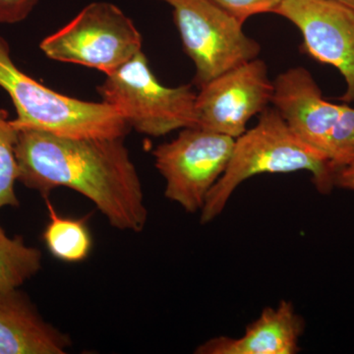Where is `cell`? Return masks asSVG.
I'll list each match as a JSON object with an SVG mask.
<instances>
[{"mask_svg":"<svg viewBox=\"0 0 354 354\" xmlns=\"http://www.w3.org/2000/svg\"><path fill=\"white\" fill-rule=\"evenodd\" d=\"M70 344L24 293L0 292V354H64Z\"/></svg>","mask_w":354,"mask_h":354,"instance_id":"cell-12","label":"cell"},{"mask_svg":"<svg viewBox=\"0 0 354 354\" xmlns=\"http://www.w3.org/2000/svg\"><path fill=\"white\" fill-rule=\"evenodd\" d=\"M97 92L102 102L142 134L162 137L174 130L197 127V94L192 86L162 85L143 51L106 75Z\"/></svg>","mask_w":354,"mask_h":354,"instance_id":"cell-4","label":"cell"},{"mask_svg":"<svg viewBox=\"0 0 354 354\" xmlns=\"http://www.w3.org/2000/svg\"><path fill=\"white\" fill-rule=\"evenodd\" d=\"M143 39L133 21L109 2H93L39 48L55 62L113 73L142 51Z\"/></svg>","mask_w":354,"mask_h":354,"instance_id":"cell-5","label":"cell"},{"mask_svg":"<svg viewBox=\"0 0 354 354\" xmlns=\"http://www.w3.org/2000/svg\"><path fill=\"white\" fill-rule=\"evenodd\" d=\"M197 127L232 138L247 130V123L272 104L274 83L260 58L228 70L199 88Z\"/></svg>","mask_w":354,"mask_h":354,"instance_id":"cell-8","label":"cell"},{"mask_svg":"<svg viewBox=\"0 0 354 354\" xmlns=\"http://www.w3.org/2000/svg\"><path fill=\"white\" fill-rule=\"evenodd\" d=\"M18 131L6 111H0V209L18 207L15 192L19 169L16 158Z\"/></svg>","mask_w":354,"mask_h":354,"instance_id":"cell-15","label":"cell"},{"mask_svg":"<svg viewBox=\"0 0 354 354\" xmlns=\"http://www.w3.org/2000/svg\"><path fill=\"white\" fill-rule=\"evenodd\" d=\"M272 83V104L274 109L304 143L323 155L330 164L348 104L328 102L311 73L304 67L286 70Z\"/></svg>","mask_w":354,"mask_h":354,"instance_id":"cell-10","label":"cell"},{"mask_svg":"<svg viewBox=\"0 0 354 354\" xmlns=\"http://www.w3.org/2000/svg\"><path fill=\"white\" fill-rule=\"evenodd\" d=\"M330 1L337 2V3H341L342 6H348L349 8L354 10V0H330Z\"/></svg>","mask_w":354,"mask_h":354,"instance_id":"cell-19","label":"cell"},{"mask_svg":"<svg viewBox=\"0 0 354 354\" xmlns=\"http://www.w3.org/2000/svg\"><path fill=\"white\" fill-rule=\"evenodd\" d=\"M124 138L75 139L20 130L18 181L48 196L67 187L88 198L120 230L143 232L148 221L143 187Z\"/></svg>","mask_w":354,"mask_h":354,"instance_id":"cell-1","label":"cell"},{"mask_svg":"<svg viewBox=\"0 0 354 354\" xmlns=\"http://www.w3.org/2000/svg\"><path fill=\"white\" fill-rule=\"evenodd\" d=\"M235 139L193 127L184 128L171 142L153 152L165 181V196L187 212H201L209 191L232 157Z\"/></svg>","mask_w":354,"mask_h":354,"instance_id":"cell-7","label":"cell"},{"mask_svg":"<svg viewBox=\"0 0 354 354\" xmlns=\"http://www.w3.org/2000/svg\"><path fill=\"white\" fill-rule=\"evenodd\" d=\"M335 187L354 191V158L335 174Z\"/></svg>","mask_w":354,"mask_h":354,"instance_id":"cell-18","label":"cell"},{"mask_svg":"<svg viewBox=\"0 0 354 354\" xmlns=\"http://www.w3.org/2000/svg\"><path fill=\"white\" fill-rule=\"evenodd\" d=\"M172 9L183 50L195 66L193 84H205L259 57L261 46L243 24L211 0H158Z\"/></svg>","mask_w":354,"mask_h":354,"instance_id":"cell-6","label":"cell"},{"mask_svg":"<svg viewBox=\"0 0 354 354\" xmlns=\"http://www.w3.org/2000/svg\"><path fill=\"white\" fill-rule=\"evenodd\" d=\"M39 0H0V24L22 22L31 14Z\"/></svg>","mask_w":354,"mask_h":354,"instance_id":"cell-17","label":"cell"},{"mask_svg":"<svg viewBox=\"0 0 354 354\" xmlns=\"http://www.w3.org/2000/svg\"><path fill=\"white\" fill-rule=\"evenodd\" d=\"M305 322L292 302H279L267 307L261 315L247 326L239 337L218 335L203 342L197 354H295L299 353V341Z\"/></svg>","mask_w":354,"mask_h":354,"instance_id":"cell-11","label":"cell"},{"mask_svg":"<svg viewBox=\"0 0 354 354\" xmlns=\"http://www.w3.org/2000/svg\"><path fill=\"white\" fill-rule=\"evenodd\" d=\"M50 223L43 237L51 255L66 263L82 262L92 249V236L84 220L58 215L48 196H44Z\"/></svg>","mask_w":354,"mask_h":354,"instance_id":"cell-13","label":"cell"},{"mask_svg":"<svg viewBox=\"0 0 354 354\" xmlns=\"http://www.w3.org/2000/svg\"><path fill=\"white\" fill-rule=\"evenodd\" d=\"M225 12L244 25L249 18L263 13H274L283 0H211Z\"/></svg>","mask_w":354,"mask_h":354,"instance_id":"cell-16","label":"cell"},{"mask_svg":"<svg viewBox=\"0 0 354 354\" xmlns=\"http://www.w3.org/2000/svg\"><path fill=\"white\" fill-rule=\"evenodd\" d=\"M274 13L297 26L310 57L341 72L339 100L354 102V10L330 0H283Z\"/></svg>","mask_w":354,"mask_h":354,"instance_id":"cell-9","label":"cell"},{"mask_svg":"<svg viewBox=\"0 0 354 354\" xmlns=\"http://www.w3.org/2000/svg\"><path fill=\"white\" fill-rule=\"evenodd\" d=\"M41 251L25 243L22 236L10 237L0 225V292L18 290L41 268Z\"/></svg>","mask_w":354,"mask_h":354,"instance_id":"cell-14","label":"cell"},{"mask_svg":"<svg viewBox=\"0 0 354 354\" xmlns=\"http://www.w3.org/2000/svg\"><path fill=\"white\" fill-rule=\"evenodd\" d=\"M301 171L311 174L321 194H330L335 188V171L329 160L304 143L276 109L267 108L252 129L235 139L227 169L209 191L200 221L207 225L216 220L234 191L251 177Z\"/></svg>","mask_w":354,"mask_h":354,"instance_id":"cell-2","label":"cell"},{"mask_svg":"<svg viewBox=\"0 0 354 354\" xmlns=\"http://www.w3.org/2000/svg\"><path fill=\"white\" fill-rule=\"evenodd\" d=\"M0 87L10 97L18 131L30 129L67 138H124L129 124L106 102L82 101L59 94L28 76L14 64L0 36Z\"/></svg>","mask_w":354,"mask_h":354,"instance_id":"cell-3","label":"cell"}]
</instances>
